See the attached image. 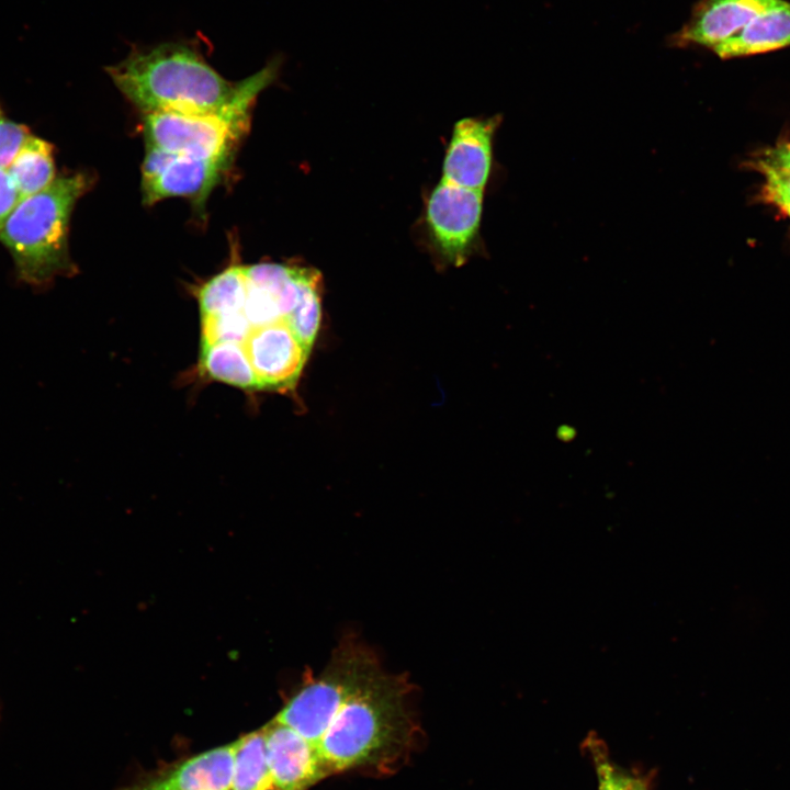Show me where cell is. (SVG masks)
Here are the masks:
<instances>
[{"instance_id": "9", "label": "cell", "mask_w": 790, "mask_h": 790, "mask_svg": "<svg viewBox=\"0 0 790 790\" xmlns=\"http://www.w3.org/2000/svg\"><path fill=\"white\" fill-rule=\"evenodd\" d=\"M263 730L275 790H308L328 776L317 748L294 730L275 720Z\"/></svg>"}, {"instance_id": "16", "label": "cell", "mask_w": 790, "mask_h": 790, "mask_svg": "<svg viewBox=\"0 0 790 790\" xmlns=\"http://www.w3.org/2000/svg\"><path fill=\"white\" fill-rule=\"evenodd\" d=\"M247 282L244 266H230L206 283L198 293L201 316L236 313L244 308Z\"/></svg>"}, {"instance_id": "23", "label": "cell", "mask_w": 790, "mask_h": 790, "mask_svg": "<svg viewBox=\"0 0 790 790\" xmlns=\"http://www.w3.org/2000/svg\"><path fill=\"white\" fill-rule=\"evenodd\" d=\"M633 790H650L648 783L646 780L641 778L640 776H635L634 783H633Z\"/></svg>"}, {"instance_id": "7", "label": "cell", "mask_w": 790, "mask_h": 790, "mask_svg": "<svg viewBox=\"0 0 790 790\" xmlns=\"http://www.w3.org/2000/svg\"><path fill=\"white\" fill-rule=\"evenodd\" d=\"M253 370L258 390H292L303 371L311 349L285 320L250 326L240 343Z\"/></svg>"}, {"instance_id": "15", "label": "cell", "mask_w": 790, "mask_h": 790, "mask_svg": "<svg viewBox=\"0 0 790 790\" xmlns=\"http://www.w3.org/2000/svg\"><path fill=\"white\" fill-rule=\"evenodd\" d=\"M200 369L212 380L244 390H258L253 370L240 343L201 346Z\"/></svg>"}, {"instance_id": "2", "label": "cell", "mask_w": 790, "mask_h": 790, "mask_svg": "<svg viewBox=\"0 0 790 790\" xmlns=\"http://www.w3.org/2000/svg\"><path fill=\"white\" fill-rule=\"evenodd\" d=\"M282 60L274 57L256 74L229 81L192 45L180 42L134 46L106 72L122 94L144 114L157 112L222 113L251 108L278 77Z\"/></svg>"}, {"instance_id": "12", "label": "cell", "mask_w": 790, "mask_h": 790, "mask_svg": "<svg viewBox=\"0 0 790 790\" xmlns=\"http://www.w3.org/2000/svg\"><path fill=\"white\" fill-rule=\"evenodd\" d=\"M790 46V2L778 0L743 30L711 48L720 58L748 56Z\"/></svg>"}, {"instance_id": "14", "label": "cell", "mask_w": 790, "mask_h": 790, "mask_svg": "<svg viewBox=\"0 0 790 790\" xmlns=\"http://www.w3.org/2000/svg\"><path fill=\"white\" fill-rule=\"evenodd\" d=\"M229 790H275L268 764L263 727L235 741Z\"/></svg>"}, {"instance_id": "13", "label": "cell", "mask_w": 790, "mask_h": 790, "mask_svg": "<svg viewBox=\"0 0 790 790\" xmlns=\"http://www.w3.org/2000/svg\"><path fill=\"white\" fill-rule=\"evenodd\" d=\"M7 171L20 198L44 190L57 177L53 145L31 134Z\"/></svg>"}, {"instance_id": "3", "label": "cell", "mask_w": 790, "mask_h": 790, "mask_svg": "<svg viewBox=\"0 0 790 790\" xmlns=\"http://www.w3.org/2000/svg\"><path fill=\"white\" fill-rule=\"evenodd\" d=\"M92 184L83 172L57 176L44 190L21 198L0 225L19 281L42 287L69 275V224L77 201Z\"/></svg>"}, {"instance_id": "4", "label": "cell", "mask_w": 790, "mask_h": 790, "mask_svg": "<svg viewBox=\"0 0 790 790\" xmlns=\"http://www.w3.org/2000/svg\"><path fill=\"white\" fill-rule=\"evenodd\" d=\"M250 109L145 114L146 146L202 159H230L235 144L246 131Z\"/></svg>"}, {"instance_id": "1", "label": "cell", "mask_w": 790, "mask_h": 790, "mask_svg": "<svg viewBox=\"0 0 790 790\" xmlns=\"http://www.w3.org/2000/svg\"><path fill=\"white\" fill-rule=\"evenodd\" d=\"M330 661L338 693L315 744L328 775L395 771L418 730L408 703L413 684L404 674L386 672L372 650L351 637L340 642Z\"/></svg>"}, {"instance_id": "22", "label": "cell", "mask_w": 790, "mask_h": 790, "mask_svg": "<svg viewBox=\"0 0 790 790\" xmlns=\"http://www.w3.org/2000/svg\"><path fill=\"white\" fill-rule=\"evenodd\" d=\"M20 199L7 169L0 168V225Z\"/></svg>"}, {"instance_id": "5", "label": "cell", "mask_w": 790, "mask_h": 790, "mask_svg": "<svg viewBox=\"0 0 790 790\" xmlns=\"http://www.w3.org/2000/svg\"><path fill=\"white\" fill-rule=\"evenodd\" d=\"M229 160L195 158L146 146L140 179L143 203L153 205L163 199L183 196L202 207Z\"/></svg>"}, {"instance_id": "18", "label": "cell", "mask_w": 790, "mask_h": 790, "mask_svg": "<svg viewBox=\"0 0 790 790\" xmlns=\"http://www.w3.org/2000/svg\"><path fill=\"white\" fill-rule=\"evenodd\" d=\"M583 746L595 767L598 790H633L635 776L611 759L606 743L596 733H589Z\"/></svg>"}, {"instance_id": "21", "label": "cell", "mask_w": 790, "mask_h": 790, "mask_svg": "<svg viewBox=\"0 0 790 790\" xmlns=\"http://www.w3.org/2000/svg\"><path fill=\"white\" fill-rule=\"evenodd\" d=\"M757 168L765 176L764 191L767 199L790 217V172L759 161Z\"/></svg>"}, {"instance_id": "20", "label": "cell", "mask_w": 790, "mask_h": 790, "mask_svg": "<svg viewBox=\"0 0 790 790\" xmlns=\"http://www.w3.org/2000/svg\"><path fill=\"white\" fill-rule=\"evenodd\" d=\"M32 133L9 119L0 104V168L7 169Z\"/></svg>"}, {"instance_id": "6", "label": "cell", "mask_w": 790, "mask_h": 790, "mask_svg": "<svg viewBox=\"0 0 790 790\" xmlns=\"http://www.w3.org/2000/svg\"><path fill=\"white\" fill-rule=\"evenodd\" d=\"M483 191L440 181L432 191L426 219L441 256L454 266L465 262L477 237Z\"/></svg>"}, {"instance_id": "19", "label": "cell", "mask_w": 790, "mask_h": 790, "mask_svg": "<svg viewBox=\"0 0 790 790\" xmlns=\"http://www.w3.org/2000/svg\"><path fill=\"white\" fill-rule=\"evenodd\" d=\"M249 327L244 308L236 313L201 316V346L216 342L241 343Z\"/></svg>"}, {"instance_id": "17", "label": "cell", "mask_w": 790, "mask_h": 790, "mask_svg": "<svg viewBox=\"0 0 790 790\" xmlns=\"http://www.w3.org/2000/svg\"><path fill=\"white\" fill-rule=\"evenodd\" d=\"M320 273L315 269L305 268L298 301L286 319L287 325L309 349H312L320 324Z\"/></svg>"}, {"instance_id": "10", "label": "cell", "mask_w": 790, "mask_h": 790, "mask_svg": "<svg viewBox=\"0 0 790 790\" xmlns=\"http://www.w3.org/2000/svg\"><path fill=\"white\" fill-rule=\"evenodd\" d=\"M778 0H701L688 22L673 36L678 46L713 48L743 30Z\"/></svg>"}, {"instance_id": "8", "label": "cell", "mask_w": 790, "mask_h": 790, "mask_svg": "<svg viewBox=\"0 0 790 790\" xmlns=\"http://www.w3.org/2000/svg\"><path fill=\"white\" fill-rule=\"evenodd\" d=\"M498 117H464L454 125L442 165V181L483 191L492 167L493 135Z\"/></svg>"}, {"instance_id": "11", "label": "cell", "mask_w": 790, "mask_h": 790, "mask_svg": "<svg viewBox=\"0 0 790 790\" xmlns=\"http://www.w3.org/2000/svg\"><path fill=\"white\" fill-rule=\"evenodd\" d=\"M235 742L208 749L123 790H229Z\"/></svg>"}]
</instances>
